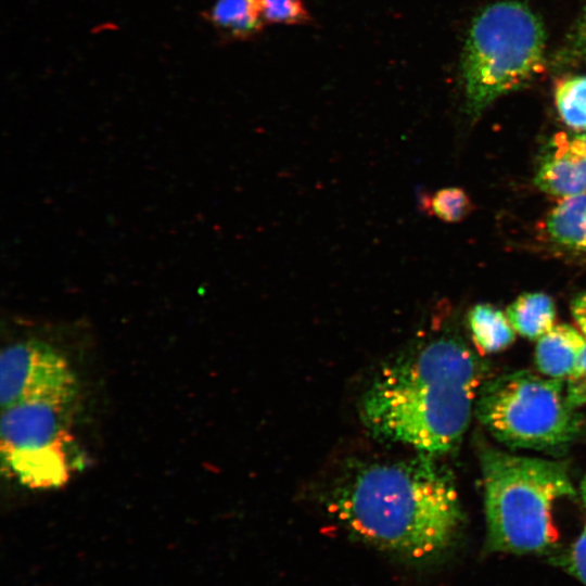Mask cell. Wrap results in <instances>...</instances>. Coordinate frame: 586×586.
Wrapping results in <instances>:
<instances>
[{
	"mask_svg": "<svg viewBox=\"0 0 586 586\" xmlns=\"http://www.w3.org/2000/svg\"><path fill=\"white\" fill-rule=\"evenodd\" d=\"M327 505L356 538L415 563L445 551L462 522L451 477L428 456L353 469Z\"/></svg>",
	"mask_w": 586,
	"mask_h": 586,
	"instance_id": "cell-1",
	"label": "cell"
},
{
	"mask_svg": "<svg viewBox=\"0 0 586 586\" xmlns=\"http://www.w3.org/2000/svg\"><path fill=\"white\" fill-rule=\"evenodd\" d=\"M485 373L460 340L435 339L377 372L361 397L360 418L375 437L444 454L467 431Z\"/></svg>",
	"mask_w": 586,
	"mask_h": 586,
	"instance_id": "cell-2",
	"label": "cell"
},
{
	"mask_svg": "<svg viewBox=\"0 0 586 586\" xmlns=\"http://www.w3.org/2000/svg\"><path fill=\"white\" fill-rule=\"evenodd\" d=\"M480 463L488 549L522 555L550 548L553 506L576 495L566 464L491 447L481 450Z\"/></svg>",
	"mask_w": 586,
	"mask_h": 586,
	"instance_id": "cell-3",
	"label": "cell"
},
{
	"mask_svg": "<svg viewBox=\"0 0 586 586\" xmlns=\"http://www.w3.org/2000/svg\"><path fill=\"white\" fill-rule=\"evenodd\" d=\"M545 48L544 25L525 3L500 0L480 11L461 58L468 112L476 116L533 79L544 68Z\"/></svg>",
	"mask_w": 586,
	"mask_h": 586,
	"instance_id": "cell-4",
	"label": "cell"
},
{
	"mask_svg": "<svg viewBox=\"0 0 586 586\" xmlns=\"http://www.w3.org/2000/svg\"><path fill=\"white\" fill-rule=\"evenodd\" d=\"M563 380L521 370L484 382L475 403L480 422L514 448L551 449L579 436L584 422L565 397Z\"/></svg>",
	"mask_w": 586,
	"mask_h": 586,
	"instance_id": "cell-5",
	"label": "cell"
},
{
	"mask_svg": "<svg viewBox=\"0 0 586 586\" xmlns=\"http://www.w3.org/2000/svg\"><path fill=\"white\" fill-rule=\"evenodd\" d=\"M71 408L33 402L1 409L2 464L20 483L51 488L67 481Z\"/></svg>",
	"mask_w": 586,
	"mask_h": 586,
	"instance_id": "cell-6",
	"label": "cell"
},
{
	"mask_svg": "<svg viewBox=\"0 0 586 586\" xmlns=\"http://www.w3.org/2000/svg\"><path fill=\"white\" fill-rule=\"evenodd\" d=\"M77 396L78 381L71 365L49 344L29 340L1 352V409L33 402L73 407Z\"/></svg>",
	"mask_w": 586,
	"mask_h": 586,
	"instance_id": "cell-7",
	"label": "cell"
},
{
	"mask_svg": "<svg viewBox=\"0 0 586 586\" xmlns=\"http://www.w3.org/2000/svg\"><path fill=\"white\" fill-rule=\"evenodd\" d=\"M586 348V339L569 324H556L537 340L535 364L546 377L566 379Z\"/></svg>",
	"mask_w": 586,
	"mask_h": 586,
	"instance_id": "cell-8",
	"label": "cell"
},
{
	"mask_svg": "<svg viewBox=\"0 0 586 586\" xmlns=\"http://www.w3.org/2000/svg\"><path fill=\"white\" fill-rule=\"evenodd\" d=\"M535 175V184L545 193L570 198L586 194V157L552 148Z\"/></svg>",
	"mask_w": 586,
	"mask_h": 586,
	"instance_id": "cell-9",
	"label": "cell"
},
{
	"mask_svg": "<svg viewBox=\"0 0 586 586\" xmlns=\"http://www.w3.org/2000/svg\"><path fill=\"white\" fill-rule=\"evenodd\" d=\"M544 228L553 244L586 253V194L563 198L548 213Z\"/></svg>",
	"mask_w": 586,
	"mask_h": 586,
	"instance_id": "cell-10",
	"label": "cell"
},
{
	"mask_svg": "<svg viewBox=\"0 0 586 586\" xmlns=\"http://www.w3.org/2000/svg\"><path fill=\"white\" fill-rule=\"evenodd\" d=\"M506 315L514 331L530 340H538L556 326L555 302L540 292L521 294L508 306Z\"/></svg>",
	"mask_w": 586,
	"mask_h": 586,
	"instance_id": "cell-11",
	"label": "cell"
},
{
	"mask_svg": "<svg viewBox=\"0 0 586 586\" xmlns=\"http://www.w3.org/2000/svg\"><path fill=\"white\" fill-rule=\"evenodd\" d=\"M472 340L480 354H493L510 346L515 331L507 315L489 304H476L469 311Z\"/></svg>",
	"mask_w": 586,
	"mask_h": 586,
	"instance_id": "cell-12",
	"label": "cell"
},
{
	"mask_svg": "<svg viewBox=\"0 0 586 586\" xmlns=\"http://www.w3.org/2000/svg\"><path fill=\"white\" fill-rule=\"evenodd\" d=\"M211 20L235 39L257 35L266 23L262 0H217L211 10Z\"/></svg>",
	"mask_w": 586,
	"mask_h": 586,
	"instance_id": "cell-13",
	"label": "cell"
},
{
	"mask_svg": "<svg viewBox=\"0 0 586 586\" xmlns=\"http://www.w3.org/2000/svg\"><path fill=\"white\" fill-rule=\"evenodd\" d=\"M555 103L562 120L586 130V74L564 76L555 85Z\"/></svg>",
	"mask_w": 586,
	"mask_h": 586,
	"instance_id": "cell-14",
	"label": "cell"
},
{
	"mask_svg": "<svg viewBox=\"0 0 586 586\" xmlns=\"http://www.w3.org/2000/svg\"><path fill=\"white\" fill-rule=\"evenodd\" d=\"M421 208L445 222H459L473 209L467 192L458 187H448L421 200Z\"/></svg>",
	"mask_w": 586,
	"mask_h": 586,
	"instance_id": "cell-15",
	"label": "cell"
},
{
	"mask_svg": "<svg viewBox=\"0 0 586 586\" xmlns=\"http://www.w3.org/2000/svg\"><path fill=\"white\" fill-rule=\"evenodd\" d=\"M264 18L268 23L304 25L311 16L302 0H262Z\"/></svg>",
	"mask_w": 586,
	"mask_h": 586,
	"instance_id": "cell-16",
	"label": "cell"
},
{
	"mask_svg": "<svg viewBox=\"0 0 586 586\" xmlns=\"http://www.w3.org/2000/svg\"><path fill=\"white\" fill-rule=\"evenodd\" d=\"M581 495L586 514V473L581 484ZM555 562L586 586V520L578 537Z\"/></svg>",
	"mask_w": 586,
	"mask_h": 586,
	"instance_id": "cell-17",
	"label": "cell"
},
{
	"mask_svg": "<svg viewBox=\"0 0 586 586\" xmlns=\"http://www.w3.org/2000/svg\"><path fill=\"white\" fill-rule=\"evenodd\" d=\"M564 385L565 397L569 405L578 409L586 405V348L582 354L578 362L565 379Z\"/></svg>",
	"mask_w": 586,
	"mask_h": 586,
	"instance_id": "cell-18",
	"label": "cell"
},
{
	"mask_svg": "<svg viewBox=\"0 0 586 586\" xmlns=\"http://www.w3.org/2000/svg\"><path fill=\"white\" fill-rule=\"evenodd\" d=\"M563 55L566 61L586 64V7L569 36Z\"/></svg>",
	"mask_w": 586,
	"mask_h": 586,
	"instance_id": "cell-19",
	"label": "cell"
},
{
	"mask_svg": "<svg viewBox=\"0 0 586 586\" xmlns=\"http://www.w3.org/2000/svg\"><path fill=\"white\" fill-rule=\"evenodd\" d=\"M551 146L561 148L586 157V130L573 135L556 133L551 140Z\"/></svg>",
	"mask_w": 586,
	"mask_h": 586,
	"instance_id": "cell-20",
	"label": "cell"
},
{
	"mask_svg": "<svg viewBox=\"0 0 586 586\" xmlns=\"http://www.w3.org/2000/svg\"><path fill=\"white\" fill-rule=\"evenodd\" d=\"M571 313L578 331L586 339V292L573 298Z\"/></svg>",
	"mask_w": 586,
	"mask_h": 586,
	"instance_id": "cell-21",
	"label": "cell"
}]
</instances>
